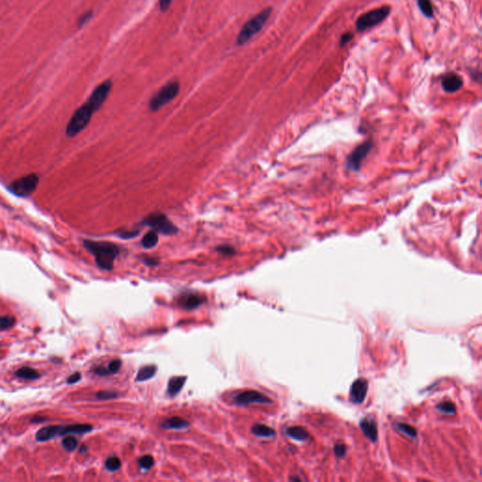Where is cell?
I'll return each instance as SVG.
<instances>
[{
    "label": "cell",
    "mask_w": 482,
    "mask_h": 482,
    "mask_svg": "<svg viewBox=\"0 0 482 482\" xmlns=\"http://www.w3.org/2000/svg\"><path fill=\"white\" fill-rule=\"evenodd\" d=\"M122 361L120 359H115V360H112L109 364V367H108V369H109V373L110 374H115L121 369L122 367Z\"/></svg>",
    "instance_id": "cell-30"
},
{
    "label": "cell",
    "mask_w": 482,
    "mask_h": 482,
    "mask_svg": "<svg viewBox=\"0 0 482 482\" xmlns=\"http://www.w3.org/2000/svg\"><path fill=\"white\" fill-rule=\"evenodd\" d=\"M93 430V426L89 424H71V425H51L41 428L36 433V440L46 442L58 436L68 434H85Z\"/></svg>",
    "instance_id": "cell-2"
},
{
    "label": "cell",
    "mask_w": 482,
    "mask_h": 482,
    "mask_svg": "<svg viewBox=\"0 0 482 482\" xmlns=\"http://www.w3.org/2000/svg\"><path fill=\"white\" fill-rule=\"evenodd\" d=\"M84 247L94 255L96 265L105 271H111L113 269L114 261L121 251L118 245L107 241L87 239L84 240Z\"/></svg>",
    "instance_id": "cell-1"
},
{
    "label": "cell",
    "mask_w": 482,
    "mask_h": 482,
    "mask_svg": "<svg viewBox=\"0 0 482 482\" xmlns=\"http://www.w3.org/2000/svg\"><path fill=\"white\" fill-rule=\"evenodd\" d=\"M437 409L443 414H454L456 413L455 404L451 401H443L437 405Z\"/></svg>",
    "instance_id": "cell-26"
},
{
    "label": "cell",
    "mask_w": 482,
    "mask_h": 482,
    "mask_svg": "<svg viewBox=\"0 0 482 482\" xmlns=\"http://www.w3.org/2000/svg\"><path fill=\"white\" fill-rule=\"evenodd\" d=\"M353 35L352 34V33H348V32L345 33V34L342 36V38H341V41H340L341 47H344V46L347 45L349 41L353 40Z\"/></svg>",
    "instance_id": "cell-37"
},
{
    "label": "cell",
    "mask_w": 482,
    "mask_h": 482,
    "mask_svg": "<svg viewBox=\"0 0 482 482\" xmlns=\"http://www.w3.org/2000/svg\"><path fill=\"white\" fill-rule=\"evenodd\" d=\"M144 225L150 226L153 230L163 235L170 236L177 233V227L162 213H152L142 222Z\"/></svg>",
    "instance_id": "cell-7"
},
{
    "label": "cell",
    "mask_w": 482,
    "mask_h": 482,
    "mask_svg": "<svg viewBox=\"0 0 482 482\" xmlns=\"http://www.w3.org/2000/svg\"><path fill=\"white\" fill-rule=\"evenodd\" d=\"M156 373V366H145L142 367L137 374V381H145L152 379Z\"/></svg>",
    "instance_id": "cell-20"
},
{
    "label": "cell",
    "mask_w": 482,
    "mask_h": 482,
    "mask_svg": "<svg viewBox=\"0 0 482 482\" xmlns=\"http://www.w3.org/2000/svg\"><path fill=\"white\" fill-rule=\"evenodd\" d=\"M418 6L425 16L430 18L433 16V9L430 0H418Z\"/></svg>",
    "instance_id": "cell-24"
},
{
    "label": "cell",
    "mask_w": 482,
    "mask_h": 482,
    "mask_svg": "<svg viewBox=\"0 0 482 482\" xmlns=\"http://www.w3.org/2000/svg\"><path fill=\"white\" fill-rule=\"evenodd\" d=\"M143 263L147 266H156L158 264V261H157L156 258H154V257H148V256H147V257H145V258L143 259Z\"/></svg>",
    "instance_id": "cell-40"
},
{
    "label": "cell",
    "mask_w": 482,
    "mask_h": 482,
    "mask_svg": "<svg viewBox=\"0 0 482 482\" xmlns=\"http://www.w3.org/2000/svg\"><path fill=\"white\" fill-rule=\"evenodd\" d=\"M179 88V83L177 81L170 82L163 86L150 99V109L152 111H157L165 105L172 101L178 95Z\"/></svg>",
    "instance_id": "cell-5"
},
{
    "label": "cell",
    "mask_w": 482,
    "mask_h": 482,
    "mask_svg": "<svg viewBox=\"0 0 482 482\" xmlns=\"http://www.w3.org/2000/svg\"><path fill=\"white\" fill-rule=\"evenodd\" d=\"M272 8H266L261 13L256 14L254 17L248 21L241 28L239 34L238 35L237 43L238 46H242L251 40L259 31L264 27L266 22L269 19L272 14Z\"/></svg>",
    "instance_id": "cell-3"
},
{
    "label": "cell",
    "mask_w": 482,
    "mask_h": 482,
    "mask_svg": "<svg viewBox=\"0 0 482 482\" xmlns=\"http://www.w3.org/2000/svg\"><path fill=\"white\" fill-rule=\"evenodd\" d=\"M16 319L12 316H1L0 317V331H5L14 326Z\"/></svg>",
    "instance_id": "cell-27"
},
{
    "label": "cell",
    "mask_w": 482,
    "mask_h": 482,
    "mask_svg": "<svg viewBox=\"0 0 482 482\" xmlns=\"http://www.w3.org/2000/svg\"><path fill=\"white\" fill-rule=\"evenodd\" d=\"M373 147V143L370 141H367L360 145H358L355 149L353 150L352 154L348 156L346 165L347 168L350 170L357 171L359 170L361 167V164L364 161V159L367 157L368 153L371 151Z\"/></svg>",
    "instance_id": "cell-10"
},
{
    "label": "cell",
    "mask_w": 482,
    "mask_h": 482,
    "mask_svg": "<svg viewBox=\"0 0 482 482\" xmlns=\"http://www.w3.org/2000/svg\"><path fill=\"white\" fill-rule=\"evenodd\" d=\"M367 390H368V382L367 380L358 379L353 381L352 389H350V396H352V401L353 403L360 404L365 401L367 397Z\"/></svg>",
    "instance_id": "cell-12"
},
{
    "label": "cell",
    "mask_w": 482,
    "mask_h": 482,
    "mask_svg": "<svg viewBox=\"0 0 482 482\" xmlns=\"http://www.w3.org/2000/svg\"><path fill=\"white\" fill-rule=\"evenodd\" d=\"M190 426V423L181 417H171L161 424L164 429H186Z\"/></svg>",
    "instance_id": "cell-16"
},
{
    "label": "cell",
    "mask_w": 482,
    "mask_h": 482,
    "mask_svg": "<svg viewBox=\"0 0 482 482\" xmlns=\"http://www.w3.org/2000/svg\"><path fill=\"white\" fill-rule=\"evenodd\" d=\"M172 0H159V7L162 12H166L169 10L170 5H171Z\"/></svg>",
    "instance_id": "cell-38"
},
{
    "label": "cell",
    "mask_w": 482,
    "mask_h": 482,
    "mask_svg": "<svg viewBox=\"0 0 482 482\" xmlns=\"http://www.w3.org/2000/svg\"><path fill=\"white\" fill-rule=\"evenodd\" d=\"M252 433L258 437H264V438H272L275 435V431L272 428L262 425V424H256L251 428Z\"/></svg>",
    "instance_id": "cell-21"
},
{
    "label": "cell",
    "mask_w": 482,
    "mask_h": 482,
    "mask_svg": "<svg viewBox=\"0 0 482 482\" xmlns=\"http://www.w3.org/2000/svg\"><path fill=\"white\" fill-rule=\"evenodd\" d=\"M204 297L201 295L194 294V293H190V294H184L179 299H178V303L181 307L185 309H194L197 308L198 306L201 305L204 301Z\"/></svg>",
    "instance_id": "cell-13"
},
{
    "label": "cell",
    "mask_w": 482,
    "mask_h": 482,
    "mask_svg": "<svg viewBox=\"0 0 482 482\" xmlns=\"http://www.w3.org/2000/svg\"><path fill=\"white\" fill-rule=\"evenodd\" d=\"M77 445H78V440L73 436H67V437L63 438L62 441H61L62 448H64L65 450H67L68 452L74 451L77 447Z\"/></svg>",
    "instance_id": "cell-23"
},
{
    "label": "cell",
    "mask_w": 482,
    "mask_h": 482,
    "mask_svg": "<svg viewBox=\"0 0 482 482\" xmlns=\"http://www.w3.org/2000/svg\"><path fill=\"white\" fill-rule=\"evenodd\" d=\"M186 380H187V377H184V376L171 378L169 380V384H168V394L171 397L178 394L183 388Z\"/></svg>",
    "instance_id": "cell-17"
},
{
    "label": "cell",
    "mask_w": 482,
    "mask_h": 482,
    "mask_svg": "<svg viewBox=\"0 0 482 482\" xmlns=\"http://www.w3.org/2000/svg\"><path fill=\"white\" fill-rule=\"evenodd\" d=\"M46 421V418L45 417H41V416H36L34 418H32L30 420V423H33V424H38V423H42V422Z\"/></svg>",
    "instance_id": "cell-41"
},
{
    "label": "cell",
    "mask_w": 482,
    "mask_h": 482,
    "mask_svg": "<svg viewBox=\"0 0 482 482\" xmlns=\"http://www.w3.org/2000/svg\"><path fill=\"white\" fill-rule=\"evenodd\" d=\"M234 402L239 406L250 405L254 403H260V404L272 403V400L270 398H268L265 395L259 393L257 391H246L243 393L237 395L234 398Z\"/></svg>",
    "instance_id": "cell-11"
},
{
    "label": "cell",
    "mask_w": 482,
    "mask_h": 482,
    "mask_svg": "<svg viewBox=\"0 0 482 482\" xmlns=\"http://www.w3.org/2000/svg\"><path fill=\"white\" fill-rule=\"evenodd\" d=\"M157 243H158V235H157V232L155 230L149 231L147 234H145L142 239V245L145 249H153L154 247H156Z\"/></svg>",
    "instance_id": "cell-22"
},
{
    "label": "cell",
    "mask_w": 482,
    "mask_h": 482,
    "mask_svg": "<svg viewBox=\"0 0 482 482\" xmlns=\"http://www.w3.org/2000/svg\"><path fill=\"white\" fill-rule=\"evenodd\" d=\"M94 113H95L94 110L91 109V107L87 103L82 105L80 108L75 110V113L70 119L65 130L66 135L69 137H75L78 133H80L82 130L85 129Z\"/></svg>",
    "instance_id": "cell-4"
},
{
    "label": "cell",
    "mask_w": 482,
    "mask_h": 482,
    "mask_svg": "<svg viewBox=\"0 0 482 482\" xmlns=\"http://www.w3.org/2000/svg\"><path fill=\"white\" fill-rule=\"evenodd\" d=\"M95 397H96L98 400L106 401V400L115 399V398L118 397V395L114 393V392H110V391H102V392H99V393H97V394L95 395Z\"/></svg>",
    "instance_id": "cell-32"
},
{
    "label": "cell",
    "mask_w": 482,
    "mask_h": 482,
    "mask_svg": "<svg viewBox=\"0 0 482 482\" xmlns=\"http://www.w3.org/2000/svg\"><path fill=\"white\" fill-rule=\"evenodd\" d=\"M286 434L290 438L298 441H305L309 438V433L305 428L301 427H290L286 429Z\"/></svg>",
    "instance_id": "cell-19"
},
{
    "label": "cell",
    "mask_w": 482,
    "mask_h": 482,
    "mask_svg": "<svg viewBox=\"0 0 482 482\" xmlns=\"http://www.w3.org/2000/svg\"><path fill=\"white\" fill-rule=\"evenodd\" d=\"M360 428L363 433L371 441L376 442L378 439V427L377 423L371 417H366L360 422Z\"/></svg>",
    "instance_id": "cell-14"
},
{
    "label": "cell",
    "mask_w": 482,
    "mask_h": 482,
    "mask_svg": "<svg viewBox=\"0 0 482 482\" xmlns=\"http://www.w3.org/2000/svg\"><path fill=\"white\" fill-rule=\"evenodd\" d=\"M112 87V83L110 80L103 82L99 86L93 91V93L89 97L87 104L91 107V109L96 112L98 109L102 107L103 104L109 96V92Z\"/></svg>",
    "instance_id": "cell-9"
},
{
    "label": "cell",
    "mask_w": 482,
    "mask_h": 482,
    "mask_svg": "<svg viewBox=\"0 0 482 482\" xmlns=\"http://www.w3.org/2000/svg\"><path fill=\"white\" fill-rule=\"evenodd\" d=\"M138 235V232L133 231H122L119 233V236L122 238H134Z\"/></svg>",
    "instance_id": "cell-39"
},
{
    "label": "cell",
    "mask_w": 482,
    "mask_h": 482,
    "mask_svg": "<svg viewBox=\"0 0 482 482\" xmlns=\"http://www.w3.org/2000/svg\"><path fill=\"white\" fill-rule=\"evenodd\" d=\"M139 465L143 470H149L154 465V458L151 455L143 456L139 460Z\"/></svg>",
    "instance_id": "cell-29"
},
{
    "label": "cell",
    "mask_w": 482,
    "mask_h": 482,
    "mask_svg": "<svg viewBox=\"0 0 482 482\" xmlns=\"http://www.w3.org/2000/svg\"><path fill=\"white\" fill-rule=\"evenodd\" d=\"M15 376L20 379L29 380H38L41 377V375L38 371H36L34 368L29 367H21L15 372Z\"/></svg>",
    "instance_id": "cell-18"
},
{
    "label": "cell",
    "mask_w": 482,
    "mask_h": 482,
    "mask_svg": "<svg viewBox=\"0 0 482 482\" xmlns=\"http://www.w3.org/2000/svg\"><path fill=\"white\" fill-rule=\"evenodd\" d=\"M121 465H122V462L118 457H110L105 462V467L109 472L118 471L121 467Z\"/></svg>",
    "instance_id": "cell-25"
},
{
    "label": "cell",
    "mask_w": 482,
    "mask_h": 482,
    "mask_svg": "<svg viewBox=\"0 0 482 482\" xmlns=\"http://www.w3.org/2000/svg\"><path fill=\"white\" fill-rule=\"evenodd\" d=\"M334 452H335V455L339 458H343L345 457L346 453V445L344 444H336L334 446Z\"/></svg>",
    "instance_id": "cell-33"
},
{
    "label": "cell",
    "mask_w": 482,
    "mask_h": 482,
    "mask_svg": "<svg viewBox=\"0 0 482 482\" xmlns=\"http://www.w3.org/2000/svg\"><path fill=\"white\" fill-rule=\"evenodd\" d=\"M94 372H95L96 375H98V376H101V377H104V376H108V375L110 374L109 373V369H108V368L101 367V366H100V367H95V369H94Z\"/></svg>",
    "instance_id": "cell-35"
},
{
    "label": "cell",
    "mask_w": 482,
    "mask_h": 482,
    "mask_svg": "<svg viewBox=\"0 0 482 482\" xmlns=\"http://www.w3.org/2000/svg\"><path fill=\"white\" fill-rule=\"evenodd\" d=\"M391 9L388 6L375 9L367 14L361 15L356 21V28L358 31H365L367 28H371L379 25L390 14Z\"/></svg>",
    "instance_id": "cell-8"
},
{
    "label": "cell",
    "mask_w": 482,
    "mask_h": 482,
    "mask_svg": "<svg viewBox=\"0 0 482 482\" xmlns=\"http://www.w3.org/2000/svg\"><path fill=\"white\" fill-rule=\"evenodd\" d=\"M86 450H87V448H86L85 446H83V447L81 448V449H80V452H81V453H84Z\"/></svg>",
    "instance_id": "cell-42"
},
{
    "label": "cell",
    "mask_w": 482,
    "mask_h": 482,
    "mask_svg": "<svg viewBox=\"0 0 482 482\" xmlns=\"http://www.w3.org/2000/svg\"><path fill=\"white\" fill-rule=\"evenodd\" d=\"M40 182V178L34 173L27 174L13 181L9 186V190L16 196L27 197L34 192Z\"/></svg>",
    "instance_id": "cell-6"
},
{
    "label": "cell",
    "mask_w": 482,
    "mask_h": 482,
    "mask_svg": "<svg viewBox=\"0 0 482 482\" xmlns=\"http://www.w3.org/2000/svg\"><path fill=\"white\" fill-rule=\"evenodd\" d=\"M397 428L398 429L401 431L402 433H404L405 435H407L409 437L411 438H416V435H417V432H416V429L408 425V424H404V423H399L397 424Z\"/></svg>",
    "instance_id": "cell-28"
},
{
    "label": "cell",
    "mask_w": 482,
    "mask_h": 482,
    "mask_svg": "<svg viewBox=\"0 0 482 482\" xmlns=\"http://www.w3.org/2000/svg\"><path fill=\"white\" fill-rule=\"evenodd\" d=\"M462 80L460 76L454 74L446 75L442 80V88L448 93H454L462 88Z\"/></svg>",
    "instance_id": "cell-15"
},
{
    "label": "cell",
    "mask_w": 482,
    "mask_h": 482,
    "mask_svg": "<svg viewBox=\"0 0 482 482\" xmlns=\"http://www.w3.org/2000/svg\"><path fill=\"white\" fill-rule=\"evenodd\" d=\"M217 252H220L221 254L223 255H227V256H231V255H234L236 254V251L235 249L231 247V246H227V245H222L220 246L218 248H217Z\"/></svg>",
    "instance_id": "cell-31"
},
{
    "label": "cell",
    "mask_w": 482,
    "mask_h": 482,
    "mask_svg": "<svg viewBox=\"0 0 482 482\" xmlns=\"http://www.w3.org/2000/svg\"><path fill=\"white\" fill-rule=\"evenodd\" d=\"M92 15H93V12H92V11L87 12L86 14H83L81 17L79 18V20H78V26L82 27L84 24H86V23L90 20V18L92 17Z\"/></svg>",
    "instance_id": "cell-36"
},
{
    "label": "cell",
    "mask_w": 482,
    "mask_h": 482,
    "mask_svg": "<svg viewBox=\"0 0 482 482\" xmlns=\"http://www.w3.org/2000/svg\"><path fill=\"white\" fill-rule=\"evenodd\" d=\"M81 373L79 372H75V373L72 374L70 377H69L66 382L68 384H75L76 382H78L79 380H81Z\"/></svg>",
    "instance_id": "cell-34"
}]
</instances>
